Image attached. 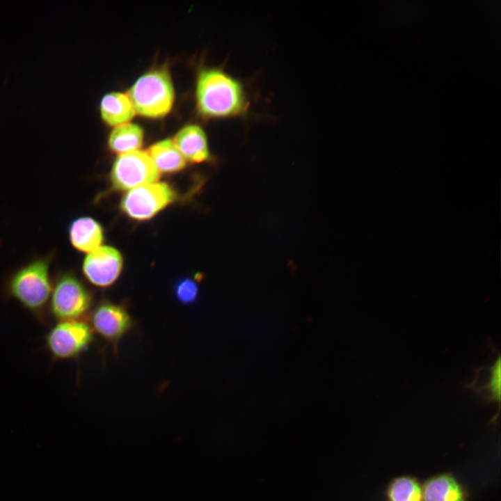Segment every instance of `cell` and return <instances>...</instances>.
<instances>
[{
    "mask_svg": "<svg viewBox=\"0 0 501 501\" xmlns=\"http://www.w3.org/2000/svg\"><path fill=\"white\" fill-rule=\"evenodd\" d=\"M143 141V129L137 124L127 122L111 132L108 138L110 150L118 154L139 150Z\"/></svg>",
    "mask_w": 501,
    "mask_h": 501,
    "instance_id": "obj_15",
    "label": "cell"
},
{
    "mask_svg": "<svg viewBox=\"0 0 501 501\" xmlns=\"http://www.w3.org/2000/svg\"><path fill=\"white\" fill-rule=\"evenodd\" d=\"M52 258L49 253L31 260L14 271L6 284L7 294L40 319L52 290L49 271Z\"/></svg>",
    "mask_w": 501,
    "mask_h": 501,
    "instance_id": "obj_2",
    "label": "cell"
},
{
    "mask_svg": "<svg viewBox=\"0 0 501 501\" xmlns=\"http://www.w3.org/2000/svg\"><path fill=\"white\" fill-rule=\"evenodd\" d=\"M177 199L175 190L168 183L155 182L126 191L120 207L136 221L152 218Z\"/></svg>",
    "mask_w": 501,
    "mask_h": 501,
    "instance_id": "obj_5",
    "label": "cell"
},
{
    "mask_svg": "<svg viewBox=\"0 0 501 501\" xmlns=\"http://www.w3.org/2000/svg\"><path fill=\"white\" fill-rule=\"evenodd\" d=\"M100 113L107 125L116 127L129 122L135 116L136 111L127 94L111 92L102 97Z\"/></svg>",
    "mask_w": 501,
    "mask_h": 501,
    "instance_id": "obj_13",
    "label": "cell"
},
{
    "mask_svg": "<svg viewBox=\"0 0 501 501\" xmlns=\"http://www.w3.org/2000/svg\"><path fill=\"white\" fill-rule=\"evenodd\" d=\"M159 173L147 152L136 150L118 154L110 174L112 187L127 191L157 182Z\"/></svg>",
    "mask_w": 501,
    "mask_h": 501,
    "instance_id": "obj_7",
    "label": "cell"
},
{
    "mask_svg": "<svg viewBox=\"0 0 501 501\" xmlns=\"http://www.w3.org/2000/svg\"><path fill=\"white\" fill-rule=\"evenodd\" d=\"M68 237L74 249L89 253L102 246L104 231L101 224L95 218L81 216L70 223Z\"/></svg>",
    "mask_w": 501,
    "mask_h": 501,
    "instance_id": "obj_10",
    "label": "cell"
},
{
    "mask_svg": "<svg viewBox=\"0 0 501 501\" xmlns=\"http://www.w3.org/2000/svg\"><path fill=\"white\" fill-rule=\"evenodd\" d=\"M173 140L186 161L201 163L210 157L207 135L198 125L182 127Z\"/></svg>",
    "mask_w": 501,
    "mask_h": 501,
    "instance_id": "obj_11",
    "label": "cell"
},
{
    "mask_svg": "<svg viewBox=\"0 0 501 501\" xmlns=\"http://www.w3.org/2000/svg\"><path fill=\"white\" fill-rule=\"evenodd\" d=\"M91 304L90 291L74 273L65 271L57 275L48 303L53 317L58 321L79 319Z\"/></svg>",
    "mask_w": 501,
    "mask_h": 501,
    "instance_id": "obj_4",
    "label": "cell"
},
{
    "mask_svg": "<svg viewBox=\"0 0 501 501\" xmlns=\"http://www.w3.org/2000/svg\"><path fill=\"white\" fill-rule=\"evenodd\" d=\"M93 340L91 327L80 319L59 321L45 337V344L55 360L78 357Z\"/></svg>",
    "mask_w": 501,
    "mask_h": 501,
    "instance_id": "obj_6",
    "label": "cell"
},
{
    "mask_svg": "<svg viewBox=\"0 0 501 501\" xmlns=\"http://www.w3.org/2000/svg\"><path fill=\"white\" fill-rule=\"evenodd\" d=\"M422 501H468V494L455 477L442 473L430 477L422 486Z\"/></svg>",
    "mask_w": 501,
    "mask_h": 501,
    "instance_id": "obj_12",
    "label": "cell"
},
{
    "mask_svg": "<svg viewBox=\"0 0 501 501\" xmlns=\"http://www.w3.org/2000/svg\"><path fill=\"white\" fill-rule=\"evenodd\" d=\"M492 399L500 401V359L495 361L491 368L490 381L488 385Z\"/></svg>",
    "mask_w": 501,
    "mask_h": 501,
    "instance_id": "obj_18",
    "label": "cell"
},
{
    "mask_svg": "<svg viewBox=\"0 0 501 501\" xmlns=\"http://www.w3.org/2000/svg\"><path fill=\"white\" fill-rule=\"evenodd\" d=\"M195 94L198 112L205 118H244L250 110V95L244 82L221 67H202Z\"/></svg>",
    "mask_w": 501,
    "mask_h": 501,
    "instance_id": "obj_1",
    "label": "cell"
},
{
    "mask_svg": "<svg viewBox=\"0 0 501 501\" xmlns=\"http://www.w3.org/2000/svg\"><path fill=\"white\" fill-rule=\"evenodd\" d=\"M123 267L122 254L114 247L101 246L88 253L82 264V273L93 285L105 288L119 278Z\"/></svg>",
    "mask_w": 501,
    "mask_h": 501,
    "instance_id": "obj_8",
    "label": "cell"
},
{
    "mask_svg": "<svg viewBox=\"0 0 501 501\" xmlns=\"http://www.w3.org/2000/svg\"><path fill=\"white\" fill-rule=\"evenodd\" d=\"M386 497L388 501H422V486L415 477L399 476L390 482Z\"/></svg>",
    "mask_w": 501,
    "mask_h": 501,
    "instance_id": "obj_16",
    "label": "cell"
},
{
    "mask_svg": "<svg viewBox=\"0 0 501 501\" xmlns=\"http://www.w3.org/2000/svg\"><path fill=\"white\" fill-rule=\"evenodd\" d=\"M174 292L180 302L184 304H190L193 303L198 297V286L195 279L185 278L176 283Z\"/></svg>",
    "mask_w": 501,
    "mask_h": 501,
    "instance_id": "obj_17",
    "label": "cell"
},
{
    "mask_svg": "<svg viewBox=\"0 0 501 501\" xmlns=\"http://www.w3.org/2000/svg\"><path fill=\"white\" fill-rule=\"evenodd\" d=\"M147 152L159 173H177L186 165V160L173 140L170 138L154 143Z\"/></svg>",
    "mask_w": 501,
    "mask_h": 501,
    "instance_id": "obj_14",
    "label": "cell"
},
{
    "mask_svg": "<svg viewBox=\"0 0 501 501\" xmlns=\"http://www.w3.org/2000/svg\"><path fill=\"white\" fill-rule=\"evenodd\" d=\"M136 113L157 118L165 116L172 109L175 92L166 67L153 68L140 76L127 93Z\"/></svg>",
    "mask_w": 501,
    "mask_h": 501,
    "instance_id": "obj_3",
    "label": "cell"
},
{
    "mask_svg": "<svg viewBox=\"0 0 501 501\" xmlns=\"http://www.w3.org/2000/svg\"><path fill=\"white\" fill-rule=\"evenodd\" d=\"M90 324L91 328L104 339L117 341L131 328L132 320L124 307L104 302L93 311Z\"/></svg>",
    "mask_w": 501,
    "mask_h": 501,
    "instance_id": "obj_9",
    "label": "cell"
}]
</instances>
